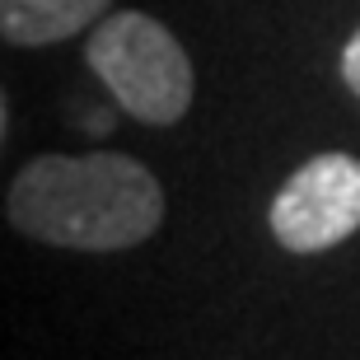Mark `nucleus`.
Returning a JSON list of instances; mask_svg holds the SVG:
<instances>
[{
  "label": "nucleus",
  "instance_id": "1",
  "mask_svg": "<svg viewBox=\"0 0 360 360\" xmlns=\"http://www.w3.org/2000/svg\"><path fill=\"white\" fill-rule=\"evenodd\" d=\"M5 220L24 239L80 253H117L164 225V187L141 160L117 150L38 155L14 174Z\"/></svg>",
  "mask_w": 360,
  "mask_h": 360
},
{
  "label": "nucleus",
  "instance_id": "2",
  "mask_svg": "<svg viewBox=\"0 0 360 360\" xmlns=\"http://www.w3.org/2000/svg\"><path fill=\"white\" fill-rule=\"evenodd\" d=\"M84 61L122 112H131L146 127H174L192 108L197 80L183 42L141 10L103 14L84 42Z\"/></svg>",
  "mask_w": 360,
  "mask_h": 360
},
{
  "label": "nucleus",
  "instance_id": "3",
  "mask_svg": "<svg viewBox=\"0 0 360 360\" xmlns=\"http://www.w3.org/2000/svg\"><path fill=\"white\" fill-rule=\"evenodd\" d=\"M360 229V160L328 150L295 169L271 197V234L285 253H328Z\"/></svg>",
  "mask_w": 360,
  "mask_h": 360
},
{
  "label": "nucleus",
  "instance_id": "4",
  "mask_svg": "<svg viewBox=\"0 0 360 360\" xmlns=\"http://www.w3.org/2000/svg\"><path fill=\"white\" fill-rule=\"evenodd\" d=\"M112 0H0V33L10 47H52L108 14Z\"/></svg>",
  "mask_w": 360,
  "mask_h": 360
},
{
  "label": "nucleus",
  "instance_id": "5",
  "mask_svg": "<svg viewBox=\"0 0 360 360\" xmlns=\"http://www.w3.org/2000/svg\"><path fill=\"white\" fill-rule=\"evenodd\" d=\"M342 80H347V89L360 98V28L347 38V47H342Z\"/></svg>",
  "mask_w": 360,
  "mask_h": 360
}]
</instances>
